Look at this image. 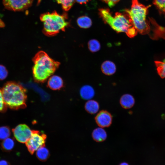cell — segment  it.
<instances>
[{"label": "cell", "mask_w": 165, "mask_h": 165, "mask_svg": "<svg viewBox=\"0 0 165 165\" xmlns=\"http://www.w3.org/2000/svg\"><path fill=\"white\" fill-rule=\"evenodd\" d=\"M40 18L43 24V33L48 36L55 35L61 31H65L69 25L66 15H60L55 11L43 13Z\"/></svg>", "instance_id": "obj_5"}, {"label": "cell", "mask_w": 165, "mask_h": 165, "mask_svg": "<svg viewBox=\"0 0 165 165\" xmlns=\"http://www.w3.org/2000/svg\"><path fill=\"white\" fill-rule=\"evenodd\" d=\"M156 70L159 75L162 78H165V60L163 61H155Z\"/></svg>", "instance_id": "obj_19"}, {"label": "cell", "mask_w": 165, "mask_h": 165, "mask_svg": "<svg viewBox=\"0 0 165 165\" xmlns=\"http://www.w3.org/2000/svg\"><path fill=\"white\" fill-rule=\"evenodd\" d=\"M99 11V14L104 22L116 32H125L130 38L133 37L137 34L138 31L126 12H117L113 16L108 9L102 8Z\"/></svg>", "instance_id": "obj_1"}, {"label": "cell", "mask_w": 165, "mask_h": 165, "mask_svg": "<svg viewBox=\"0 0 165 165\" xmlns=\"http://www.w3.org/2000/svg\"><path fill=\"white\" fill-rule=\"evenodd\" d=\"M153 3L160 11L165 13V0H153Z\"/></svg>", "instance_id": "obj_23"}, {"label": "cell", "mask_w": 165, "mask_h": 165, "mask_svg": "<svg viewBox=\"0 0 165 165\" xmlns=\"http://www.w3.org/2000/svg\"><path fill=\"white\" fill-rule=\"evenodd\" d=\"M16 139L21 143H26L30 138L32 130L25 124H20L12 130Z\"/></svg>", "instance_id": "obj_8"}, {"label": "cell", "mask_w": 165, "mask_h": 165, "mask_svg": "<svg viewBox=\"0 0 165 165\" xmlns=\"http://www.w3.org/2000/svg\"><path fill=\"white\" fill-rule=\"evenodd\" d=\"M78 26L83 28H90L92 25V21L88 16H82L79 17L77 20Z\"/></svg>", "instance_id": "obj_17"}, {"label": "cell", "mask_w": 165, "mask_h": 165, "mask_svg": "<svg viewBox=\"0 0 165 165\" xmlns=\"http://www.w3.org/2000/svg\"><path fill=\"white\" fill-rule=\"evenodd\" d=\"M7 108L3 99L2 89L0 88V112H5Z\"/></svg>", "instance_id": "obj_24"}, {"label": "cell", "mask_w": 165, "mask_h": 165, "mask_svg": "<svg viewBox=\"0 0 165 165\" xmlns=\"http://www.w3.org/2000/svg\"><path fill=\"white\" fill-rule=\"evenodd\" d=\"M95 120L97 124L100 127H108L112 123V117L108 112L105 110H102L96 116Z\"/></svg>", "instance_id": "obj_9"}, {"label": "cell", "mask_w": 165, "mask_h": 165, "mask_svg": "<svg viewBox=\"0 0 165 165\" xmlns=\"http://www.w3.org/2000/svg\"><path fill=\"white\" fill-rule=\"evenodd\" d=\"M2 89L3 99L7 108L13 110L26 107L27 90L20 84L8 82Z\"/></svg>", "instance_id": "obj_4"}, {"label": "cell", "mask_w": 165, "mask_h": 165, "mask_svg": "<svg viewBox=\"0 0 165 165\" xmlns=\"http://www.w3.org/2000/svg\"><path fill=\"white\" fill-rule=\"evenodd\" d=\"M121 106L125 109H129L134 105L135 100L133 97L128 94L123 95L120 100Z\"/></svg>", "instance_id": "obj_13"}, {"label": "cell", "mask_w": 165, "mask_h": 165, "mask_svg": "<svg viewBox=\"0 0 165 165\" xmlns=\"http://www.w3.org/2000/svg\"><path fill=\"white\" fill-rule=\"evenodd\" d=\"M77 2L80 4H86L90 0H75Z\"/></svg>", "instance_id": "obj_28"}, {"label": "cell", "mask_w": 165, "mask_h": 165, "mask_svg": "<svg viewBox=\"0 0 165 165\" xmlns=\"http://www.w3.org/2000/svg\"><path fill=\"white\" fill-rule=\"evenodd\" d=\"M4 25V22L0 19V28H2Z\"/></svg>", "instance_id": "obj_29"}, {"label": "cell", "mask_w": 165, "mask_h": 165, "mask_svg": "<svg viewBox=\"0 0 165 165\" xmlns=\"http://www.w3.org/2000/svg\"><path fill=\"white\" fill-rule=\"evenodd\" d=\"M14 145L15 143L13 140L8 138L3 140L1 144V147L4 151L9 152L13 149Z\"/></svg>", "instance_id": "obj_18"}, {"label": "cell", "mask_w": 165, "mask_h": 165, "mask_svg": "<svg viewBox=\"0 0 165 165\" xmlns=\"http://www.w3.org/2000/svg\"><path fill=\"white\" fill-rule=\"evenodd\" d=\"M80 94L82 98L89 100H91L94 97L95 92L94 89L91 86L86 85L81 88Z\"/></svg>", "instance_id": "obj_12"}, {"label": "cell", "mask_w": 165, "mask_h": 165, "mask_svg": "<svg viewBox=\"0 0 165 165\" xmlns=\"http://www.w3.org/2000/svg\"><path fill=\"white\" fill-rule=\"evenodd\" d=\"M0 165H10V163L8 161L4 160H1L0 161Z\"/></svg>", "instance_id": "obj_27"}, {"label": "cell", "mask_w": 165, "mask_h": 165, "mask_svg": "<svg viewBox=\"0 0 165 165\" xmlns=\"http://www.w3.org/2000/svg\"><path fill=\"white\" fill-rule=\"evenodd\" d=\"M5 8L9 10L19 11H23L32 4L34 0H2Z\"/></svg>", "instance_id": "obj_7"}, {"label": "cell", "mask_w": 165, "mask_h": 165, "mask_svg": "<svg viewBox=\"0 0 165 165\" xmlns=\"http://www.w3.org/2000/svg\"><path fill=\"white\" fill-rule=\"evenodd\" d=\"M75 0H57V3L60 4L63 9L68 11L72 7Z\"/></svg>", "instance_id": "obj_21"}, {"label": "cell", "mask_w": 165, "mask_h": 165, "mask_svg": "<svg viewBox=\"0 0 165 165\" xmlns=\"http://www.w3.org/2000/svg\"><path fill=\"white\" fill-rule=\"evenodd\" d=\"M150 6H145L140 3L138 0H132L130 9H125L123 11L127 13L130 18L132 23L140 33L148 35L154 39L155 35V30L146 20L148 9Z\"/></svg>", "instance_id": "obj_2"}, {"label": "cell", "mask_w": 165, "mask_h": 165, "mask_svg": "<svg viewBox=\"0 0 165 165\" xmlns=\"http://www.w3.org/2000/svg\"><path fill=\"white\" fill-rule=\"evenodd\" d=\"M33 61L34 63L32 68L33 77L35 81L38 83L44 82L54 73L60 64L43 51L36 53Z\"/></svg>", "instance_id": "obj_3"}, {"label": "cell", "mask_w": 165, "mask_h": 165, "mask_svg": "<svg viewBox=\"0 0 165 165\" xmlns=\"http://www.w3.org/2000/svg\"><path fill=\"white\" fill-rule=\"evenodd\" d=\"M63 81L60 76L54 75L51 76L48 79V86L53 90H59L63 86Z\"/></svg>", "instance_id": "obj_10"}, {"label": "cell", "mask_w": 165, "mask_h": 165, "mask_svg": "<svg viewBox=\"0 0 165 165\" xmlns=\"http://www.w3.org/2000/svg\"><path fill=\"white\" fill-rule=\"evenodd\" d=\"M105 2L110 7H113L120 0H102Z\"/></svg>", "instance_id": "obj_26"}, {"label": "cell", "mask_w": 165, "mask_h": 165, "mask_svg": "<svg viewBox=\"0 0 165 165\" xmlns=\"http://www.w3.org/2000/svg\"><path fill=\"white\" fill-rule=\"evenodd\" d=\"M36 155L37 158L42 161H45L50 156L49 151L45 146L42 147L36 150Z\"/></svg>", "instance_id": "obj_16"}, {"label": "cell", "mask_w": 165, "mask_h": 165, "mask_svg": "<svg viewBox=\"0 0 165 165\" xmlns=\"http://www.w3.org/2000/svg\"><path fill=\"white\" fill-rule=\"evenodd\" d=\"M88 46L89 50L92 52H97L101 48L100 43L95 39L90 40L88 42Z\"/></svg>", "instance_id": "obj_20"}, {"label": "cell", "mask_w": 165, "mask_h": 165, "mask_svg": "<svg viewBox=\"0 0 165 165\" xmlns=\"http://www.w3.org/2000/svg\"><path fill=\"white\" fill-rule=\"evenodd\" d=\"M92 137L96 141L100 142L105 141L107 137L106 132L102 127H98L93 131Z\"/></svg>", "instance_id": "obj_14"}, {"label": "cell", "mask_w": 165, "mask_h": 165, "mask_svg": "<svg viewBox=\"0 0 165 165\" xmlns=\"http://www.w3.org/2000/svg\"><path fill=\"white\" fill-rule=\"evenodd\" d=\"M46 138V135L43 133L32 130L30 138L26 143V145L30 153L33 154L38 149L45 146Z\"/></svg>", "instance_id": "obj_6"}, {"label": "cell", "mask_w": 165, "mask_h": 165, "mask_svg": "<svg viewBox=\"0 0 165 165\" xmlns=\"http://www.w3.org/2000/svg\"><path fill=\"white\" fill-rule=\"evenodd\" d=\"M101 70L103 73L107 75L113 74L116 72V67L112 61H106L104 62L101 65Z\"/></svg>", "instance_id": "obj_11"}, {"label": "cell", "mask_w": 165, "mask_h": 165, "mask_svg": "<svg viewBox=\"0 0 165 165\" xmlns=\"http://www.w3.org/2000/svg\"><path fill=\"white\" fill-rule=\"evenodd\" d=\"M86 111L91 114H94L97 113L99 109L98 103L94 100H90L88 101L85 105Z\"/></svg>", "instance_id": "obj_15"}, {"label": "cell", "mask_w": 165, "mask_h": 165, "mask_svg": "<svg viewBox=\"0 0 165 165\" xmlns=\"http://www.w3.org/2000/svg\"><path fill=\"white\" fill-rule=\"evenodd\" d=\"M8 75V72L6 68L4 66L0 64V80L5 79Z\"/></svg>", "instance_id": "obj_25"}, {"label": "cell", "mask_w": 165, "mask_h": 165, "mask_svg": "<svg viewBox=\"0 0 165 165\" xmlns=\"http://www.w3.org/2000/svg\"><path fill=\"white\" fill-rule=\"evenodd\" d=\"M10 135L9 128L6 126L0 127V140H4L8 138Z\"/></svg>", "instance_id": "obj_22"}, {"label": "cell", "mask_w": 165, "mask_h": 165, "mask_svg": "<svg viewBox=\"0 0 165 165\" xmlns=\"http://www.w3.org/2000/svg\"><path fill=\"white\" fill-rule=\"evenodd\" d=\"M119 165H129V164L127 163L123 162L121 163Z\"/></svg>", "instance_id": "obj_30"}]
</instances>
